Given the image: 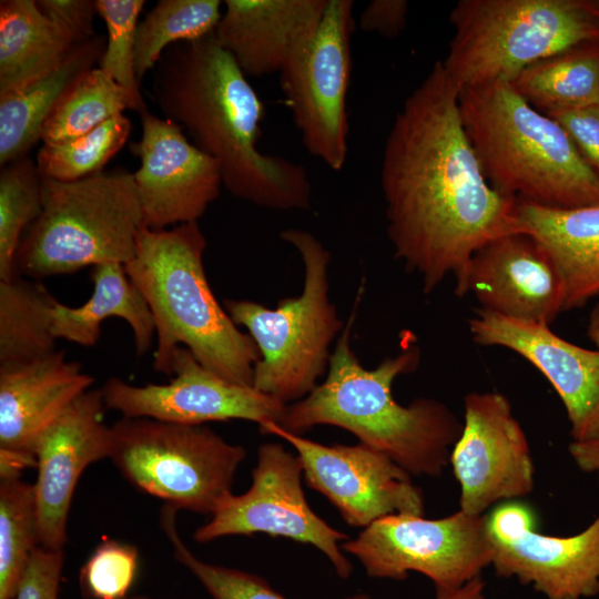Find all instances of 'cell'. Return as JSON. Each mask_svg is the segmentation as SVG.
Segmentation results:
<instances>
[{"label":"cell","instance_id":"ba28073f","mask_svg":"<svg viewBox=\"0 0 599 599\" xmlns=\"http://www.w3.org/2000/svg\"><path fill=\"white\" fill-rule=\"evenodd\" d=\"M280 237L302 258L301 295L278 301L275 308L247 300H225L224 308L258 348L252 386L288 405L306 397L327 373L329 346L344 323L329 301V251L305 230L286 229Z\"/></svg>","mask_w":599,"mask_h":599},{"label":"cell","instance_id":"d6986e66","mask_svg":"<svg viewBox=\"0 0 599 599\" xmlns=\"http://www.w3.org/2000/svg\"><path fill=\"white\" fill-rule=\"evenodd\" d=\"M475 343L510 349L536 367L560 397L575 441L599 438V352L575 345L550 326L478 308L469 319Z\"/></svg>","mask_w":599,"mask_h":599},{"label":"cell","instance_id":"e575fe53","mask_svg":"<svg viewBox=\"0 0 599 599\" xmlns=\"http://www.w3.org/2000/svg\"><path fill=\"white\" fill-rule=\"evenodd\" d=\"M95 4L108 32L99 68L126 91L132 110L141 114L148 109L135 73L134 53L139 17L145 1L95 0Z\"/></svg>","mask_w":599,"mask_h":599},{"label":"cell","instance_id":"9c48e42d","mask_svg":"<svg viewBox=\"0 0 599 599\" xmlns=\"http://www.w3.org/2000/svg\"><path fill=\"white\" fill-rule=\"evenodd\" d=\"M246 450L204 425L122 417L109 459L136 489L176 509L212 516L232 495Z\"/></svg>","mask_w":599,"mask_h":599},{"label":"cell","instance_id":"277c9868","mask_svg":"<svg viewBox=\"0 0 599 599\" xmlns=\"http://www.w3.org/2000/svg\"><path fill=\"white\" fill-rule=\"evenodd\" d=\"M206 244L199 222L163 230L143 226L135 254L124 265L154 321L153 368L171 375L173 352L182 344L206 369L252 386L260 352L210 287L203 265Z\"/></svg>","mask_w":599,"mask_h":599},{"label":"cell","instance_id":"603a6c76","mask_svg":"<svg viewBox=\"0 0 599 599\" xmlns=\"http://www.w3.org/2000/svg\"><path fill=\"white\" fill-rule=\"evenodd\" d=\"M519 231L549 254L564 285L565 311L599 295V203L548 207L517 200Z\"/></svg>","mask_w":599,"mask_h":599},{"label":"cell","instance_id":"bcb514c9","mask_svg":"<svg viewBox=\"0 0 599 599\" xmlns=\"http://www.w3.org/2000/svg\"><path fill=\"white\" fill-rule=\"evenodd\" d=\"M568 599H578V598H568Z\"/></svg>","mask_w":599,"mask_h":599},{"label":"cell","instance_id":"ee69618b","mask_svg":"<svg viewBox=\"0 0 599 599\" xmlns=\"http://www.w3.org/2000/svg\"><path fill=\"white\" fill-rule=\"evenodd\" d=\"M126 599H150V598L143 595H139V596L129 597Z\"/></svg>","mask_w":599,"mask_h":599},{"label":"cell","instance_id":"5b68a950","mask_svg":"<svg viewBox=\"0 0 599 599\" xmlns=\"http://www.w3.org/2000/svg\"><path fill=\"white\" fill-rule=\"evenodd\" d=\"M459 109L484 175L497 192L558 209L599 203V176L567 132L510 83L464 88Z\"/></svg>","mask_w":599,"mask_h":599},{"label":"cell","instance_id":"1f68e13d","mask_svg":"<svg viewBox=\"0 0 599 599\" xmlns=\"http://www.w3.org/2000/svg\"><path fill=\"white\" fill-rule=\"evenodd\" d=\"M42 212V177L28 155L1 166L0 281L17 276L16 256L22 233Z\"/></svg>","mask_w":599,"mask_h":599},{"label":"cell","instance_id":"3957f363","mask_svg":"<svg viewBox=\"0 0 599 599\" xmlns=\"http://www.w3.org/2000/svg\"><path fill=\"white\" fill-rule=\"evenodd\" d=\"M362 294L363 288L336 341L325 380L303 399L287 405L278 426L297 435L317 425L337 426L387 455L410 475L438 477L449 463L463 424L438 399L419 397L404 406L394 398L395 378L414 372L419 364L415 343L406 344L375 368L361 364L351 336Z\"/></svg>","mask_w":599,"mask_h":599},{"label":"cell","instance_id":"7bdbcfd3","mask_svg":"<svg viewBox=\"0 0 599 599\" xmlns=\"http://www.w3.org/2000/svg\"><path fill=\"white\" fill-rule=\"evenodd\" d=\"M587 334L599 352V304L590 313Z\"/></svg>","mask_w":599,"mask_h":599},{"label":"cell","instance_id":"83f0119b","mask_svg":"<svg viewBox=\"0 0 599 599\" xmlns=\"http://www.w3.org/2000/svg\"><path fill=\"white\" fill-rule=\"evenodd\" d=\"M55 298L37 280L0 281V369L43 359L57 352L52 331Z\"/></svg>","mask_w":599,"mask_h":599},{"label":"cell","instance_id":"60d3db41","mask_svg":"<svg viewBox=\"0 0 599 599\" xmlns=\"http://www.w3.org/2000/svg\"><path fill=\"white\" fill-rule=\"evenodd\" d=\"M568 451L575 464L585 473L599 471V438L569 444Z\"/></svg>","mask_w":599,"mask_h":599},{"label":"cell","instance_id":"ab89813d","mask_svg":"<svg viewBox=\"0 0 599 599\" xmlns=\"http://www.w3.org/2000/svg\"><path fill=\"white\" fill-rule=\"evenodd\" d=\"M408 8L406 0H373L359 16V28L384 38H396L407 24Z\"/></svg>","mask_w":599,"mask_h":599},{"label":"cell","instance_id":"4316f807","mask_svg":"<svg viewBox=\"0 0 599 599\" xmlns=\"http://www.w3.org/2000/svg\"><path fill=\"white\" fill-rule=\"evenodd\" d=\"M510 85L545 114L599 103V42L541 59L525 68Z\"/></svg>","mask_w":599,"mask_h":599},{"label":"cell","instance_id":"44dd1931","mask_svg":"<svg viewBox=\"0 0 599 599\" xmlns=\"http://www.w3.org/2000/svg\"><path fill=\"white\" fill-rule=\"evenodd\" d=\"M93 383L64 351L0 369V461L21 470L35 467L39 435Z\"/></svg>","mask_w":599,"mask_h":599},{"label":"cell","instance_id":"ac0fdd59","mask_svg":"<svg viewBox=\"0 0 599 599\" xmlns=\"http://www.w3.org/2000/svg\"><path fill=\"white\" fill-rule=\"evenodd\" d=\"M100 388L78 396L39 435L34 445L40 546L64 549L77 484L88 466L109 458L111 426Z\"/></svg>","mask_w":599,"mask_h":599},{"label":"cell","instance_id":"cb8c5ba5","mask_svg":"<svg viewBox=\"0 0 599 599\" xmlns=\"http://www.w3.org/2000/svg\"><path fill=\"white\" fill-rule=\"evenodd\" d=\"M106 39L95 35L74 44L51 72L0 95V164L27 156L40 141L43 124L69 90L103 55Z\"/></svg>","mask_w":599,"mask_h":599},{"label":"cell","instance_id":"ffe728a7","mask_svg":"<svg viewBox=\"0 0 599 599\" xmlns=\"http://www.w3.org/2000/svg\"><path fill=\"white\" fill-rule=\"evenodd\" d=\"M455 293L459 297L471 293L480 309L548 326L565 311L555 263L522 232L497 237L476 251Z\"/></svg>","mask_w":599,"mask_h":599},{"label":"cell","instance_id":"8d00e7d4","mask_svg":"<svg viewBox=\"0 0 599 599\" xmlns=\"http://www.w3.org/2000/svg\"><path fill=\"white\" fill-rule=\"evenodd\" d=\"M63 549L39 546L32 554L13 599H59Z\"/></svg>","mask_w":599,"mask_h":599},{"label":"cell","instance_id":"d590c367","mask_svg":"<svg viewBox=\"0 0 599 599\" xmlns=\"http://www.w3.org/2000/svg\"><path fill=\"white\" fill-rule=\"evenodd\" d=\"M138 568L136 547L103 539L80 570L82 593L90 599H126Z\"/></svg>","mask_w":599,"mask_h":599},{"label":"cell","instance_id":"f35d334b","mask_svg":"<svg viewBox=\"0 0 599 599\" xmlns=\"http://www.w3.org/2000/svg\"><path fill=\"white\" fill-rule=\"evenodd\" d=\"M547 115L564 128L582 159L599 176V103Z\"/></svg>","mask_w":599,"mask_h":599},{"label":"cell","instance_id":"2e32d148","mask_svg":"<svg viewBox=\"0 0 599 599\" xmlns=\"http://www.w3.org/2000/svg\"><path fill=\"white\" fill-rule=\"evenodd\" d=\"M167 384L135 386L110 377L100 387L106 409L122 417L204 425L207 422L243 419L281 424L287 404L253 386L229 382L206 369L184 346L175 348Z\"/></svg>","mask_w":599,"mask_h":599},{"label":"cell","instance_id":"9a60e30c","mask_svg":"<svg viewBox=\"0 0 599 599\" xmlns=\"http://www.w3.org/2000/svg\"><path fill=\"white\" fill-rule=\"evenodd\" d=\"M449 463L460 487L459 510L468 515H485L493 505L534 490L527 436L508 398L497 392L465 396L463 428Z\"/></svg>","mask_w":599,"mask_h":599},{"label":"cell","instance_id":"74e56055","mask_svg":"<svg viewBox=\"0 0 599 599\" xmlns=\"http://www.w3.org/2000/svg\"><path fill=\"white\" fill-rule=\"evenodd\" d=\"M39 10L72 43L78 44L97 35L95 0H35Z\"/></svg>","mask_w":599,"mask_h":599},{"label":"cell","instance_id":"8fae6325","mask_svg":"<svg viewBox=\"0 0 599 599\" xmlns=\"http://www.w3.org/2000/svg\"><path fill=\"white\" fill-rule=\"evenodd\" d=\"M354 3L328 0L312 40L280 72L305 149L333 171L347 158L346 109Z\"/></svg>","mask_w":599,"mask_h":599},{"label":"cell","instance_id":"8992f818","mask_svg":"<svg viewBox=\"0 0 599 599\" xmlns=\"http://www.w3.org/2000/svg\"><path fill=\"white\" fill-rule=\"evenodd\" d=\"M41 177L42 212L21 240L18 275L40 281L133 258L144 226L133 173L115 169L75 181Z\"/></svg>","mask_w":599,"mask_h":599},{"label":"cell","instance_id":"f546056e","mask_svg":"<svg viewBox=\"0 0 599 599\" xmlns=\"http://www.w3.org/2000/svg\"><path fill=\"white\" fill-rule=\"evenodd\" d=\"M132 110L126 91L99 67L85 73L63 97L43 124L40 141L59 144L81 136Z\"/></svg>","mask_w":599,"mask_h":599},{"label":"cell","instance_id":"7a4b0ae2","mask_svg":"<svg viewBox=\"0 0 599 599\" xmlns=\"http://www.w3.org/2000/svg\"><path fill=\"white\" fill-rule=\"evenodd\" d=\"M154 69L153 94L164 118L216 162L232 195L270 210L311 207L304 166L257 149L264 105L214 33L170 45Z\"/></svg>","mask_w":599,"mask_h":599},{"label":"cell","instance_id":"52a82bcc","mask_svg":"<svg viewBox=\"0 0 599 599\" xmlns=\"http://www.w3.org/2000/svg\"><path fill=\"white\" fill-rule=\"evenodd\" d=\"M443 67L458 88L510 83L528 65L599 42L593 0H459Z\"/></svg>","mask_w":599,"mask_h":599},{"label":"cell","instance_id":"836d02e7","mask_svg":"<svg viewBox=\"0 0 599 599\" xmlns=\"http://www.w3.org/2000/svg\"><path fill=\"white\" fill-rule=\"evenodd\" d=\"M176 509L164 505L160 522L172 545L174 557L204 587L212 599H286L262 577L199 559L181 539L176 529ZM345 599H370L367 593H356Z\"/></svg>","mask_w":599,"mask_h":599},{"label":"cell","instance_id":"d4e9b609","mask_svg":"<svg viewBox=\"0 0 599 599\" xmlns=\"http://www.w3.org/2000/svg\"><path fill=\"white\" fill-rule=\"evenodd\" d=\"M93 292L81 306L71 307L55 300L52 308V331L58 338L81 346H93L101 334V323L109 317L124 319L134 337L136 356L146 354L155 334L150 307L120 263L92 267Z\"/></svg>","mask_w":599,"mask_h":599},{"label":"cell","instance_id":"f6af8a7d","mask_svg":"<svg viewBox=\"0 0 599 599\" xmlns=\"http://www.w3.org/2000/svg\"><path fill=\"white\" fill-rule=\"evenodd\" d=\"M596 4H597V8H598V10H599V0H598V1H596Z\"/></svg>","mask_w":599,"mask_h":599},{"label":"cell","instance_id":"b9f144b4","mask_svg":"<svg viewBox=\"0 0 599 599\" xmlns=\"http://www.w3.org/2000/svg\"><path fill=\"white\" fill-rule=\"evenodd\" d=\"M435 599H487L485 596V583L477 577L458 588L435 587Z\"/></svg>","mask_w":599,"mask_h":599},{"label":"cell","instance_id":"d6a6232c","mask_svg":"<svg viewBox=\"0 0 599 599\" xmlns=\"http://www.w3.org/2000/svg\"><path fill=\"white\" fill-rule=\"evenodd\" d=\"M132 130L129 118L116 115L94 130L59 144H43L35 156L41 176L75 181L98 174L123 148Z\"/></svg>","mask_w":599,"mask_h":599},{"label":"cell","instance_id":"7c38bea8","mask_svg":"<svg viewBox=\"0 0 599 599\" xmlns=\"http://www.w3.org/2000/svg\"><path fill=\"white\" fill-rule=\"evenodd\" d=\"M302 475L297 455L277 443L262 444L248 490L230 495L194 531V540L205 544L225 536L254 534L285 537L316 547L341 578H348L353 567L341 550L348 536L313 511L301 485Z\"/></svg>","mask_w":599,"mask_h":599},{"label":"cell","instance_id":"4fadbf2b","mask_svg":"<svg viewBox=\"0 0 599 599\" xmlns=\"http://www.w3.org/2000/svg\"><path fill=\"white\" fill-rule=\"evenodd\" d=\"M486 522L497 576L516 578L547 599L599 593V515L573 536L545 535L532 508L516 499L496 506Z\"/></svg>","mask_w":599,"mask_h":599},{"label":"cell","instance_id":"6da1fadb","mask_svg":"<svg viewBox=\"0 0 599 599\" xmlns=\"http://www.w3.org/2000/svg\"><path fill=\"white\" fill-rule=\"evenodd\" d=\"M380 184L394 256L419 277L424 293L451 275L457 287L476 251L520 232L517 200L485 177L463 123L459 90L441 61L396 114Z\"/></svg>","mask_w":599,"mask_h":599},{"label":"cell","instance_id":"f1b7e54d","mask_svg":"<svg viewBox=\"0 0 599 599\" xmlns=\"http://www.w3.org/2000/svg\"><path fill=\"white\" fill-rule=\"evenodd\" d=\"M221 7L219 0H159L136 28L134 64L140 83L170 45L213 33Z\"/></svg>","mask_w":599,"mask_h":599},{"label":"cell","instance_id":"484cf974","mask_svg":"<svg viewBox=\"0 0 599 599\" xmlns=\"http://www.w3.org/2000/svg\"><path fill=\"white\" fill-rule=\"evenodd\" d=\"M73 45L35 0L0 1V95L54 70Z\"/></svg>","mask_w":599,"mask_h":599},{"label":"cell","instance_id":"4dcf8cb0","mask_svg":"<svg viewBox=\"0 0 599 599\" xmlns=\"http://www.w3.org/2000/svg\"><path fill=\"white\" fill-rule=\"evenodd\" d=\"M40 546L33 484L0 477V599H13L33 551Z\"/></svg>","mask_w":599,"mask_h":599},{"label":"cell","instance_id":"7402d4cb","mask_svg":"<svg viewBox=\"0 0 599 599\" xmlns=\"http://www.w3.org/2000/svg\"><path fill=\"white\" fill-rule=\"evenodd\" d=\"M328 0H226L214 30L245 75L278 73L313 38Z\"/></svg>","mask_w":599,"mask_h":599},{"label":"cell","instance_id":"30bf717a","mask_svg":"<svg viewBox=\"0 0 599 599\" xmlns=\"http://www.w3.org/2000/svg\"><path fill=\"white\" fill-rule=\"evenodd\" d=\"M341 548L356 557L372 578L403 580L416 571L440 588H458L480 577L494 556L486 514L461 510L439 519L385 516Z\"/></svg>","mask_w":599,"mask_h":599},{"label":"cell","instance_id":"5bb4252c","mask_svg":"<svg viewBox=\"0 0 599 599\" xmlns=\"http://www.w3.org/2000/svg\"><path fill=\"white\" fill-rule=\"evenodd\" d=\"M296 450L306 484L324 495L352 527H367L389 515L423 516L422 490L410 474L384 453L363 443L326 446L290 433L275 423L260 426Z\"/></svg>","mask_w":599,"mask_h":599},{"label":"cell","instance_id":"e0dca14e","mask_svg":"<svg viewBox=\"0 0 599 599\" xmlns=\"http://www.w3.org/2000/svg\"><path fill=\"white\" fill-rule=\"evenodd\" d=\"M140 119L141 139L130 146L141 162L133 176L144 226L163 230L197 222L223 185L216 162L177 123L148 110Z\"/></svg>","mask_w":599,"mask_h":599}]
</instances>
